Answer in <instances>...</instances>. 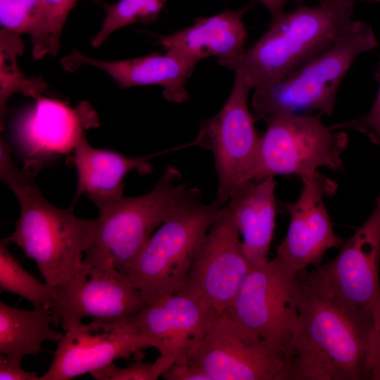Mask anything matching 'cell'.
<instances>
[{
	"instance_id": "4dcf8cb0",
	"label": "cell",
	"mask_w": 380,
	"mask_h": 380,
	"mask_svg": "<svg viewBox=\"0 0 380 380\" xmlns=\"http://www.w3.org/2000/svg\"><path fill=\"white\" fill-rule=\"evenodd\" d=\"M21 362L0 355V379L39 380V376L35 372L24 370Z\"/></svg>"
},
{
	"instance_id": "ffe728a7",
	"label": "cell",
	"mask_w": 380,
	"mask_h": 380,
	"mask_svg": "<svg viewBox=\"0 0 380 380\" xmlns=\"http://www.w3.org/2000/svg\"><path fill=\"white\" fill-rule=\"evenodd\" d=\"M156 154L129 157L94 148L84 137L69 157L77 172L74 203L85 194L99 210L118 199L124 195L125 176L134 170L141 174L149 173L152 166L148 160Z\"/></svg>"
},
{
	"instance_id": "ba28073f",
	"label": "cell",
	"mask_w": 380,
	"mask_h": 380,
	"mask_svg": "<svg viewBox=\"0 0 380 380\" xmlns=\"http://www.w3.org/2000/svg\"><path fill=\"white\" fill-rule=\"evenodd\" d=\"M300 293L298 273L276 256L251 270L223 312L279 350L286 362L298 326Z\"/></svg>"
},
{
	"instance_id": "1f68e13d",
	"label": "cell",
	"mask_w": 380,
	"mask_h": 380,
	"mask_svg": "<svg viewBox=\"0 0 380 380\" xmlns=\"http://www.w3.org/2000/svg\"><path fill=\"white\" fill-rule=\"evenodd\" d=\"M167 380H208L207 376L189 360L174 364L163 374Z\"/></svg>"
},
{
	"instance_id": "f1b7e54d",
	"label": "cell",
	"mask_w": 380,
	"mask_h": 380,
	"mask_svg": "<svg viewBox=\"0 0 380 380\" xmlns=\"http://www.w3.org/2000/svg\"><path fill=\"white\" fill-rule=\"evenodd\" d=\"M374 77L379 83V90L371 110L365 115L356 118L332 125L335 129H352L366 136L380 146V62L375 71Z\"/></svg>"
},
{
	"instance_id": "8fae6325",
	"label": "cell",
	"mask_w": 380,
	"mask_h": 380,
	"mask_svg": "<svg viewBox=\"0 0 380 380\" xmlns=\"http://www.w3.org/2000/svg\"><path fill=\"white\" fill-rule=\"evenodd\" d=\"M228 206L208 230L179 293L194 298L217 315L227 310L253 268Z\"/></svg>"
},
{
	"instance_id": "d4e9b609",
	"label": "cell",
	"mask_w": 380,
	"mask_h": 380,
	"mask_svg": "<svg viewBox=\"0 0 380 380\" xmlns=\"http://www.w3.org/2000/svg\"><path fill=\"white\" fill-rule=\"evenodd\" d=\"M0 23L1 29L30 36L34 59L46 56L44 20L39 0H0Z\"/></svg>"
},
{
	"instance_id": "603a6c76",
	"label": "cell",
	"mask_w": 380,
	"mask_h": 380,
	"mask_svg": "<svg viewBox=\"0 0 380 380\" xmlns=\"http://www.w3.org/2000/svg\"><path fill=\"white\" fill-rule=\"evenodd\" d=\"M23 52L20 34L4 29L0 30V127L4 120L8 99L21 93L33 99L47 88L42 77L28 78L20 70L17 58Z\"/></svg>"
},
{
	"instance_id": "2e32d148",
	"label": "cell",
	"mask_w": 380,
	"mask_h": 380,
	"mask_svg": "<svg viewBox=\"0 0 380 380\" xmlns=\"http://www.w3.org/2000/svg\"><path fill=\"white\" fill-rule=\"evenodd\" d=\"M149 347L153 342L130 322L113 326L80 322L66 330L39 380H70Z\"/></svg>"
},
{
	"instance_id": "484cf974",
	"label": "cell",
	"mask_w": 380,
	"mask_h": 380,
	"mask_svg": "<svg viewBox=\"0 0 380 380\" xmlns=\"http://www.w3.org/2000/svg\"><path fill=\"white\" fill-rule=\"evenodd\" d=\"M167 0H119L107 4L101 30L93 37L91 45L98 48L114 32L136 23L154 20L162 11Z\"/></svg>"
},
{
	"instance_id": "5bb4252c",
	"label": "cell",
	"mask_w": 380,
	"mask_h": 380,
	"mask_svg": "<svg viewBox=\"0 0 380 380\" xmlns=\"http://www.w3.org/2000/svg\"><path fill=\"white\" fill-rule=\"evenodd\" d=\"M35 103L24 110L15 125V140L26 158L25 167L41 168L44 160L72 153L85 130L99 125L89 103L70 107L63 101L39 94Z\"/></svg>"
},
{
	"instance_id": "9a60e30c",
	"label": "cell",
	"mask_w": 380,
	"mask_h": 380,
	"mask_svg": "<svg viewBox=\"0 0 380 380\" xmlns=\"http://www.w3.org/2000/svg\"><path fill=\"white\" fill-rule=\"evenodd\" d=\"M301 179L298 198L286 205L289 226L277 250V257L296 273L309 265L319 266L328 249L343 243L335 234L324 203L325 197L335 194L336 184L318 170Z\"/></svg>"
},
{
	"instance_id": "52a82bcc",
	"label": "cell",
	"mask_w": 380,
	"mask_h": 380,
	"mask_svg": "<svg viewBox=\"0 0 380 380\" xmlns=\"http://www.w3.org/2000/svg\"><path fill=\"white\" fill-rule=\"evenodd\" d=\"M263 120L267 129L260 139L255 180L275 175L301 177L320 167L343 168L341 155L348 135L324 125L321 113L279 114Z\"/></svg>"
},
{
	"instance_id": "6da1fadb",
	"label": "cell",
	"mask_w": 380,
	"mask_h": 380,
	"mask_svg": "<svg viewBox=\"0 0 380 380\" xmlns=\"http://www.w3.org/2000/svg\"><path fill=\"white\" fill-rule=\"evenodd\" d=\"M298 277V321L284 380L365 379L371 319L333 296L309 270Z\"/></svg>"
},
{
	"instance_id": "7a4b0ae2",
	"label": "cell",
	"mask_w": 380,
	"mask_h": 380,
	"mask_svg": "<svg viewBox=\"0 0 380 380\" xmlns=\"http://www.w3.org/2000/svg\"><path fill=\"white\" fill-rule=\"evenodd\" d=\"M38 170L18 168L10 146L1 137L0 178L16 196L20 216L12 236L3 241L18 245L37 264L45 282L58 290L77 278L96 227V219L75 215L45 198L35 182Z\"/></svg>"
},
{
	"instance_id": "83f0119b",
	"label": "cell",
	"mask_w": 380,
	"mask_h": 380,
	"mask_svg": "<svg viewBox=\"0 0 380 380\" xmlns=\"http://www.w3.org/2000/svg\"><path fill=\"white\" fill-rule=\"evenodd\" d=\"M78 0H39L44 20L46 55H56L67 18Z\"/></svg>"
},
{
	"instance_id": "4316f807",
	"label": "cell",
	"mask_w": 380,
	"mask_h": 380,
	"mask_svg": "<svg viewBox=\"0 0 380 380\" xmlns=\"http://www.w3.org/2000/svg\"><path fill=\"white\" fill-rule=\"evenodd\" d=\"M141 350L134 354V361L126 367L113 362L90 373L98 380H156L174 364L172 357L160 355L153 362L143 360Z\"/></svg>"
},
{
	"instance_id": "3957f363",
	"label": "cell",
	"mask_w": 380,
	"mask_h": 380,
	"mask_svg": "<svg viewBox=\"0 0 380 380\" xmlns=\"http://www.w3.org/2000/svg\"><path fill=\"white\" fill-rule=\"evenodd\" d=\"M353 8L350 0L298 6L271 20L249 49L217 63L241 75L254 90L270 87L344 34L354 21Z\"/></svg>"
},
{
	"instance_id": "7c38bea8",
	"label": "cell",
	"mask_w": 380,
	"mask_h": 380,
	"mask_svg": "<svg viewBox=\"0 0 380 380\" xmlns=\"http://www.w3.org/2000/svg\"><path fill=\"white\" fill-rule=\"evenodd\" d=\"M380 205L329 262L309 271L333 296L369 317L380 302Z\"/></svg>"
},
{
	"instance_id": "44dd1931",
	"label": "cell",
	"mask_w": 380,
	"mask_h": 380,
	"mask_svg": "<svg viewBox=\"0 0 380 380\" xmlns=\"http://www.w3.org/2000/svg\"><path fill=\"white\" fill-rule=\"evenodd\" d=\"M274 177L251 180L239 186L227 203L253 267L269 260L277 210Z\"/></svg>"
},
{
	"instance_id": "836d02e7",
	"label": "cell",
	"mask_w": 380,
	"mask_h": 380,
	"mask_svg": "<svg viewBox=\"0 0 380 380\" xmlns=\"http://www.w3.org/2000/svg\"><path fill=\"white\" fill-rule=\"evenodd\" d=\"M353 2H355L356 1H378L380 2V0H350Z\"/></svg>"
},
{
	"instance_id": "d6986e66",
	"label": "cell",
	"mask_w": 380,
	"mask_h": 380,
	"mask_svg": "<svg viewBox=\"0 0 380 380\" xmlns=\"http://www.w3.org/2000/svg\"><path fill=\"white\" fill-rule=\"evenodd\" d=\"M251 6L200 17L187 28L159 36L158 42L166 51H174L195 63L210 56L234 58L245 51L248 34L243 18Z\"/></svg>"
},
{
	"instance_id": "f546056e",
	"label": "cell",
	"mask_w": 380,
	"mask_h": 380,
	"mask_svg": "<svg viewBox=\"0 0 380 380\" xmlns=\"http://www.w3.org/2000/svg\"><path fill=\"white\" fill-rule=\"evenodd\" d=\"M368 337L365 379L380 380V303L371 316Z\"/></svg>"
},
{
	"instance_id": "e575fe53",
	"label": "cell",
	"mask_w": 380,
	"mask_h": 380,
	"mask_svg": "<svg viewBox=\"0 0 380 380\" xmlns=\"http://www.w3.org/2000/svg\"><path fill=\"white\" fill-rule=\"evenodd\" d=\"M377 203L380 205V196L377 198Z\"/></svg>"
},
{
	"instance_id": "9c48e42d",
	"label": "cell",
	"mask_w": 380,
	"mask_h": 380,
	"mask_svg": "<svg viewBox=\"0 0 380 380\" xmlns=\"http://www.w3.org/2000/svg\"><path fill=\"white\" fill-rule=\"evenodd\" d=\"M252 89L238 73L229 98L214 116L203 121L193 142L212 152L218 177L217 201L224 205L241 185L255 180L260 139L248 105Z\"/></svg>"
},
{
	"instance_id": "7402d4cb",
	"label": "cell",
	"mask_w": 380,
	"mask_h": 380,
	"mask_svg": "<svg viewBox=\"0 0 380 380\" xmlns=\"http://www.w3.org/2000/svg\"><path fill=\"white\" fill-rule=\"evenodd\" d=\"M53 315L42 308L27 310L0 302V354L22 361L37 355L45 341H60L63 334L50 327Z\"/></svg>"
},
{
	"instance_id": "5b68a950",
	"label": "cell",
	"mask_w": 380,
	"mask_h": 380,
	"mask_svg": "<svg viewBox=\"0 0 380 380\" xmlns=\"http://www.w3.org/2000/svg\"><path fill=\"white\" fill-rule=\"evenodd\" d=\"M198 191L179 201L124 274L147 303L179 293L197 250L224 206L205 203Z\"/></svg>"
},
{
	"instance_id": "cb8c5ba5",
	"label": "cell",
	"mask_w": 380,
	"mask_h": 380,
	"mask_svg": "<svg viewBox=\"0 0 380 380\" xmlns=\"http://www.w3.org/2000/svg\"><path fill=\"white\" fill-rule=\"evenodd\" d=\"M0 289L1 292L18 295L32 303L34 308H42L51 313L59 299L58 289L41 283L30 274L3 241L0 243Z\"/></svg>"
},
{
	"instance_id": "e0dca14e",
	"label": "cell",
	"mask_w": 380,
	"mask_h": 380,
	"mask_svg": "<svg viewBox=\"0 0 380 380\" xmlns=\"http://www.w3.org/2000/svg\"><path fill=\"white\" fill-rule=\"evenodd\" d=\"M216 315L203 302L177 293L148 303L130 322L160 355L183 362L191 360Z\"/></svg>"
},
{
	"instance_id": "d6a6232c",
	"label": "cell",
	"mask_w": 380,
	"mask_h": 380,
	"mask_svg": "<svg viewBox=\"0 0 380 380\" xmlns=\"http://www.w3.org/2000/svg\"><path fill=\"white\" fill-rule=\"evenodd\" d=\"M269 11L271 15V20L277 18L282 15L284 7L288 0H258Z\"/></svg>"
},
{
	"instance_id": "30bf717a",
	"label": "cell",
	"mask_w": 380,
	"mask_h": 380,
	"mask_svg": "<svg viewBox=\"0 0 380 380\" xmlns=\"http://www.w3.org/2000/svg\"><path fill=\"white\" fill-rule=\"evenodd\" d=\"M191 360L208 380H284V354L225 312L215 316Z\"/></svg>"
},
{
	"instance_id": "d590c367",
	"label": "cell",
	"mask_w": 380,
	"mask_h": 380,
	"mask_svg": "<svg viewBox=\"0 0 380 380\" xmlns=\"http://www.w3.org/2000/svg\"><path fill=\"white\" fill-rule=\"evenodd\" d=\"M319 1V2H323V1H327V0H318Z\"/></svg>"
},
{
	"instance_id": "8992f818",
	"label": "cell",
	"mask_w": 380,
	"mask_h": 380,
	"mask_svg": "<svg viewBox=\"0 0 380 380\" xmlns=\"http://www.w3.org/2000/svg\"><path fill=\"white\" fill-rule=\"evenodd\" d=\"M180 178V172L168 166L148 193L123 195L99 209L94 236L82 265L113 267L124 274L172 208L200 191L178 183Z\"/></svg>"
},
{
	"instance_id": "ac0fdd59",
	"label": "cell",
	"mask_w": 380,
	"mask_h": 380,
	"mask_svg": "<svg viewBox=\"0 0 380 380\" xmlns=\"http://www.w3.org/2000/svg\"><path fill=\"white\" fill-rule=\"evenodd\" d=\"M61 65L73 71L83 65L96 67L107 72L122 89L134 86L158 84L163 96L170 101L183 103L189 99L187 79L196 63L174 51L157 53L120 61H101L72 51L62 58Z\"/></svg>"
},
{
	"instance_id": "277c9868",
	"label": "cell",
	"mask_w": 380,
	"mask_h": 380,
	"mask_svg": "<svg viewBox=\"0 0 380 380\" xmlns=\"http://www.w3.org/2000/svg\"><path fill=\"white\" fill-rule=\"evenodd\" d=\"M377 46L372 28L354 20L344 34L282 80L254 90L251 107L255 117L314 112L331 116L340 84L354 61Z\"/></svg>"
},
{
	"instance_id": "4fadbf2b",
	"label": "cell",
	"mask_w": 380,
	"mask_h": 380,
	"mask_svg": "<svg viewBox=\"0 0 380 380\" xmlns=\"http://www.w3.org/2000/svg\"><path fill=\"white\" fill-rule=\"evenodd\" d=\"M58 291L51 314L65 330L84 317L99 325L127 323L148 304L124 274L108 267L82 265L78 277Z\"/></svg>"
}]
</instances>
